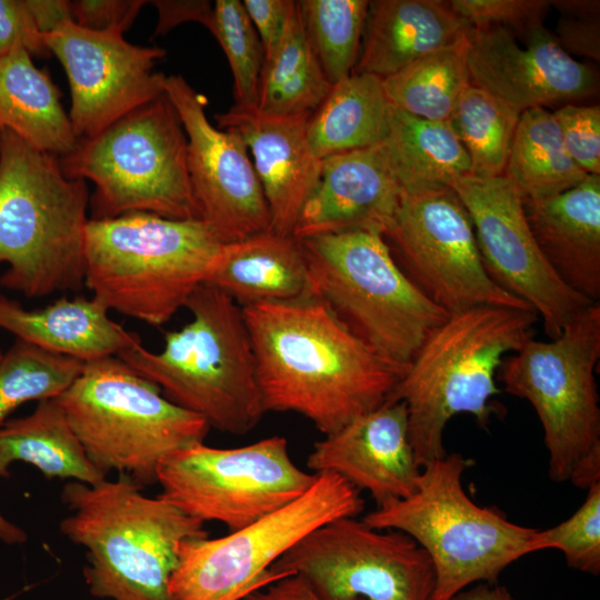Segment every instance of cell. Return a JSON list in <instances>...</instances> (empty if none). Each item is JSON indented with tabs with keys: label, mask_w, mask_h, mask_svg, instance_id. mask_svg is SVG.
Here are the masks:
<instances>
[{
	"label": "cell",
	"mask_w": 600,
	"mask_h": 600,
	"mask_svg": "<svg viewBox=\"0 0 600 600\" xmlns=\"http://www.w3.org/2000/svg\"><path fill=\"white\" fill-rule=\"evenodd\" d=\"M242 311L266 413H299L329 436L386 402L403 376L312 296Z\"/></svg>",
	"instance_id": "1"
},
{
	"label": "cell",
	"mask_w": 600,
	"mask_h": 600,
	"mask_svg": "<svg viewBox=\"0 0 600 600\" xmlns=\"http://www.w3.org/2000/svg\"><path fill=\"white\" fill-rule=\"evenodd\" d=\"M141 490L123 473L94 486L70 481L63 487L70 514L60 530L87 550L83 574L94 597L171 600L169 580L180 543L208 537L203 521Z\"/></svg>",
	"instance_id": "2"
},
{
	"label": "cell",
	"mask_w": 600,
	"mask_h": 600,
	"mask_svg": "<svg viewBox=\"0 0 600 600\" xmlns=\"http://www.w3.org/2000/svg\"><path fill=\"white\" fill-rule=\"evenodd\" d=\"M538 321L533 310L477 307L450 313L423 341L388 400L403 401L408 432L422 469L446 454L449 420L469 413L486 426L496 410L497 372Z\"/></svg>",
	"instance_id": "3"
},
{
	"label": "cell",
	"mask_w": 600,
	"mask_h": 600,
	"mask_svg": "<svg viewBox=\"0 0 600 600\" xmlns=\"http://www.w3.org/2000/svg\"><path fill=\"white\" fill-rule=\"evenodd\" d=\"M88 186L56 156L8 130L0 137V284L29 298L84 286Z\"/></svg>",
	"instance_id": "4"
},
{
	"label": "cell",
	"mask_w": 600,
	"mask_h": 600,
	"mask_svg": "<svg viewBox=\"0 0 600 600\" xmlns=\"http://www.w3.org/2000/svg\"><path fill=\"white\" fill-rule=\"evenodd\" d=\"M184 308L192 319L166 333L161 351L139 343L118 358L210 428L246 434L266 412L242 308L208 283L193 291Z\"/></svg>",
	"instance_id": "5"
},
{
	"label": "cell",
	"mask_w": 600,
	"mask_h": 600,
	"mask_svg": "<svg viewBox=\"0 0 600 600\" xmlns=\"http://www.w3.org/2000/svg\"><path fill=\"white\" fill-rule=\"evenodd\" d=\"M224 243L201 219H90L84 286L109 311L159 327L206 283Z\"/></svg>",
	"instance_id": "6"
},
{
	"label": "cell",
	"mask_w": 600,
	"mask_h": 600,
	"mask_svg": "<svg viewBox=\"0 0 600 600\" xmlns=\"http://www.w3.org/2000/svg\"><path fill=\"white\" fill-rule=\"evenodd\" d=\"M469 466L461 453H446L421 469L411 496L362 519L372 528L406 533L427 552L434 573L430 600H450L476 582L496 583L509 564L534 552L538 529L469 498L462 483Z\"/></svg>",
	"instance_id": "7"
},
{
	"label": "cell",
	"mask_w": 600,
	"mask_h": 600,
	"mask_svg": "<svg viewBox=\"0 0 600 600\" xmlns=\"http://www.w3.org/2000/svg\"><path fill=\"white\" fill-rule=\"evenodd\" d=\"M311 296L403 374L449 316L398 266L383 236L353 231L300 240Z\"/></svg>",
	"instance_id": "8"
},
{
	"label": "cell",
	"mask_w": 600,
	"mask_h": 600,
	"mask_svg": "<svg viewBox=\"0 0 600 600\" xmlns=\"http://www.w3.org/2000/svg\"><path fill=\"white\" fill-rule=\"evenodd\" d=\"M56 399L90 462L104 476L127 474L142 489L157 482L166 457L203 442L210 429L118 357L84 363Z\"/></svg>",
	"instance_id": "9"
},
{
	"label": "cell",
	"mask_w": 600,
	"mask_h": 600,
	"mask_svg": "<svg viewBox=\"0 0 600 600\" xmlns=\"http://www.w3.org/2000/svg\"><path fill=\"white\" fill-rule=\"evenodd\" d=\"M600 303L584 308L550 341L530 338L504 357L497 379L534 409L552 481L588 489L600 481Z\"/></svg>",
	"instance_id": "10"
},
{
	"label": "cell",
	"mask_w": 600,
	"mask_h": 600,
	"mask_svg": "<svg viewBox=\"0 0 600 600\" xmlns=\"http://www.w3.org/2000/svg\"><path fill=\"white\" fill-rule=\"evenodd\" d=\"M187 144L181 119L162 93L98 134L79 139L59 163L67 178L94 183L91 219L130 212L200 219Z\"/></svg>",
	"instance_id": "11"
},
{
	"label": "cell",
	"mask_w": 600,
	"mask_h": 600,
	"mask_svg": "<svg viewBox=\"0 0 600 600\" xmlns=\"http://www.w3.org/2000/svg\"><path fill=\"white\" fill-rule=\"evenodd\" d=\"M301 497L229 534L184 540L169 580L171 600H242L280 580L270 568L319 527L354 518L360 491L332 472L316 473Z\"/></svg>",
	"instance_id": "12"
},
{
	"label": "cell",
	"mask_w": 600,
	"mask_h": 600,
	"mask_svg": "<svg viewBox=\"0 0 600 600\" xmlns=\"http://www.w3.org/2000/svg\"><path fill=\"white\" fill-rule=\"evenodd\" d=\"M316 477L292 461L280 436L238 448L197 443L166 457L157 470L160 496L186 514L221 522L230 532L301 497Z\"/></svg>",
	"instance_id": "13"
},
{
	"label": "cell",
	"mask_w": 600,
	"mask_h": 600,
	"mask_svg": "<svg viewBox=\"0 0 600 600\" xmlns=\"http://www.w3.org/2000/svg\"><path fill=\"white\" fill-rule=\"evenodd\" d=\"M270 570L298 576L321 600H430L434 573L409 536L341 518L310 532Z\"/></svg>",
	"instance_id": "14"
},
{
	"label": "cell",
	"mask_w": 600,
	"mask_h": 600,
	"mask_svg": "<svg viewBox=\"0 0 600 600\" xmlns=\"http://www.w3.org/2000/svg\"><path fill=\"white\" fill-rule=\"evenodd\" d=\"M383 238L406 276L449 314L477 307L532 310L488 276L469 213L451 188L402 193Z\"/></svg>",
	"instance_id": "15"
},
{
	"label": "cell",
	"mask_w": 600,
	"mask_h": 600,
	"mask_svg": "<svg viewBox=\"0 0 600 600\" xmlns=\"http://www.w3.org/2000/svg\"><path fill=\"white\" fill-rule=\"evenodd\" d=\"M451 189L469 213L488 276L541 318L550 339L593 303L568 288L548 264L530 231L522 197L504 174L469 173Z\"/></svg>",
	"instance_id": "16"
},
{
	"label": "cell",
	"mask_w": 600,
	"mask_h": 600,
	"mask_svg": "<svg viewBox=\"0 0 600 600\" xmlns=\"http://www.w3.org/2000/svg\"><path fill=\"white\" fill-rule=\"evenodd\" d=\"M67 73L69 118L78 139L90 138L164 93L167 76L153 71L160 47L128 42L116 30L96 31L73 21L42 34Z\"/></svg>",
	"instance_id": "17"
},
{
	"label": "cell",
	"mask_w": 600,
	"mask_h": 600,
	"mask_svg": "<svg viewBox=\"0 0 600 600\" xmlns=\"http://www.w3.org/2000/svg\"><path fill=\"white\" fill-rule=\"evenodd\" d=\"M164 93L186 136L188 171L199 218L230 243L271 230L270 210L243 141L214 127L207 99L182 76H169Z\"/></svg>",
	"instance_id": "18"
},
{
	"label": "cell",
	"mask_w": 600,
	"mask_h": 600,
	"mask_svg": "<svg viewBox=\"0 0 600 600\" xmlns=\"http://www.w3.org/2000/svg\"><path fill=\"white\" fill-rule=\"evenodd\" d=\"M468 68L474 84L512 109L524 110L594 94V71L564 52L547 28L524 47L499 27L468 28Z\"/></svg>",
	"instance_id": "19"
},
{
	"label": "cell",
	"mask_w": 600,
	"mask_h": 600,
	"mask_svg": "<svg viewBox=\"0 0 600 600\" xmlns=\"http://www.w3.org/2000/svg\"><path fill=\"white\" fill-rule=\"evenodd\" d=\"M307 467L313 473H336L367 491L377 508L408 498L418 488L421 468L410 443L404 402L387 400L324 436L313 444Z\"/></svg>",
	"instance_id": "20"
},
{
	"label": "cell",
	"mask_w": 600,
	"mask_h": 600,
	"mask_svg": "<svg viewBox=\"0 0 600 600\" xmlns=\"http://www.w3.org/2000/svg\"><path fill=\"white\" fill-rule=\"evenodd\" d=\"M402 196L383 142L329 156L292 236L298 240L390 227Z\"/></svg>",
	"instance_id": "21"
},
{
	"label": "cell",
	"mask_w": 600,
	"mask_h": 600,
	"mask_svg": "<svg viewBox=\"0 0 600 600\" xmlns=\"http://www.w3.org/2000/svg\"><path fill=\"white\" fill-rule=\"evenodd\" d=\"M309 118L270 117L234 107L214 116L218 128L237 134L247 147L270 210L271 230L280 234H292L320 172L321 160L308 141Z\"/></svg>",
	"instance_id": "22"
},
{
	"label": "cell",
	"mask_w": 600,
	"mask_h": 600,
	"mask_svg": "<svg viewBox=\"0 0 600 600\" xmlns=\"http://www.w3.org/2000/svg\"><path fill=\"white\" fill-rule=\"evenodd\" d=\"M524 214L556 276L590 302L600 299V174L542 199H522Z\"/></svg>",
	"instance_id": "23"
},
{
	"label": "cell",
	"mask_w": 600,
	"mask_h": 600,
	"mask_svg": "<svg viewBox=\"0 0 600 600\" xmlns=\"http://www.w3.org/2000/svg\"><path fill=\"white\" fill-rule=\"evenodd\" d=\"M0 329L16 339L84 363L118 357L141 343L109 317V310L84 297L60 298L40 309L27 310L0 293Z\"/></svg>",
	"instance_id": "24"
},
{
	"label": "cell",
	"mask_w": 600,
	"mask_h": 600,
	"mask_svg": "<svg viewBox=\"0 0 600 600\" xmlns=\"http://www.w3.org/2000/svg\"><path fill=\"white\" fill-rule=\"evenodd\" d=\"M469 27L441 0L369 1L353 73L386 79L454 42Z\"/></svg>",
	"instance_id": "25"
},
{
	"label": "cell",
	"mask_w": 600,
	"mask_h": 600,
	"mask_svg": "<svg viewBox=\"0 0 600 600\" xmlns=\"http://www.w3.org/2000/svg\"><path fill=\"white\" fill-rule=\"evenodd\" d=\"M206 283L241 308L311 296L300 240L273 230L224 243Z\"/></svg>",
	"instance_id": "26"
},
{
	"label": "cell",
	"mask_w": 600,
	"mask_h": 600,
	"mask_svg": "<svg viewBox=\"0 0 600 600\" xmlns=\"http://www.w3.org/2000/svg\"><path fill=\"white\" fill-rule=\"evenodd\" d=\"M2 130L56 157L69 153L79 140L62 107L60 90L22 48L0 56Z\"/></svg>",
	"instance_id": "27"
},
{
	"label": "cell",
	"mask_w": 600,
	"mask_h": 600,
	"mask_svg": "<svg viewBox=\"0 0 600 600\" xmlns=\"http://www.w3.org/2000/svg\"><path fill=\"white\" fill-rule=\"evenodd\" d=\"M391 112L382 80L352 73L333 84L310 116L307 127L310 148L322 160L380 144L389 134Z\"/></svg>",
	"instance_id": "28"
},
{
	"label": "cell",
	"mask_w": 600,
	"mask_h": 600,
	"mask_svg": "<svg viewBox=\"0 0 600 600\" xmlns=\"http://www.w3.org/2000/svg\"><path fill=\"white\" fill-rule=\"evenodd\" d=\"M383 144L402 193L451 188L471 173L469 156L448 121L422 119L392 106Z\"/></svg>",
	"instance_id": "29"
},
{
	"label": "cell",
	"mask_w": 600,
	"mask_h": 600,
	"mask_svg": "<svg viewBox=\"0 0 600 600\" xmlns=\"http://www.w3.org/2000/svg\"><path fill=\"white\" fill-rule=\"evenodd\" d=\"M16 461L34 466L49 479L90 486L106 480L88 459L57 399L40 401L32 413L0 427V477H8Z\"/></svg>",
	"instance_id": "30"
},
{
	"label": "cell",
	"mask_w": 600,
	"mask_h": 600,
	"mask_svg": "<svg viewBox=\"0 0 600 600\" xmlns=\"http://www.w3.org/2000/svg\"><path fill=\"white\" fill-rule=\"evenodd\" d=\"M504 176L522 199H542L576 187L588 174L566 150L553 113L536 107L520 113Z\"/></svg>",
	"instance_id": "31"
},
{
	"label": "cell",
	"mask_w": 600,
	"mask_h": 600,
	"mask_svg": "<svg viewBox=\"0 0 600 600\" xmlns=\"http://www.w3.org/2000/svg\"><path fill=\"white\" fill-rule=\"evenodd\" d=\"M331 88L306 37L296 1L281 42L264 59L257 111L270 117L311 116Z\"/></svg>",
	"instance_id": "32"
},
{
	"label": "cell",
	"mask_w": 600,
	"mask_h": 600,
	"mask_svg": "<svg viewBox=\"0 0 600 600\" xmlns=\"http://www.w3.org/2000/svg\"><path fill=\"white\" fill-rule=\"evenodd\" d=\"M468 51L466 31L454 42L382 79L388 100L394 108L412 116L448 121L460 96L470 84Z\"/></svg>",
	"instance_id": "33"
},
{
	"label": "cell",
	"mask_w": 600,
	"mask_h": 600,
	"mask_svg": "<svg viewBox=\"0 0 600 600\" xmlns=\"http://www.w3.org/2000/svg\"><path fill=\"white\" fill-rule=\"evenodd\" d=\"M520 113L486 90L469 84L448 122L464 147L471 174H504Z\"/></svg>",
	"instance_id": "34"
},
{
	"label": "cell",
	"mask_w": 600,
	"mask_h": 600,
	"mask_svg": "<svg viewBox=\"0 0 600 600\" xmlns=\"http://www.w3.org/2000/svg\"><path fill=\"white\" fill-rule=\"evenodd\" d=\"M303 31L329 82L333 86L357 66L368 0L297 1Z\"/></svg>",
	"instance_id": "35"
},
{
	"label": "cell",
	"mask_w": 600,
	"mask_h": 600,
	"mask_svg": "<svg viewBox=\"0 0 600 600\" xmlns=\"http://www.w3.org/2000/svg\"><path fill=\"white\" fill-rule=\"evenodd\" d=\"M84 362L16 339L0 358V427L21 404L60 397Z\"/></svg>",
	"instance_id": "36"
},
{
	"label": "cell",
	"mask_w": 600,
	"mask_h": 600,
	"mask_svg": "<svg viewBox=\"0 0 600 600\" xmlns=\"http://www.w3.org/2000/svg\"><path fill=\"white\" fill-rule=\"evenodd\" d=\"M208 29L222 48L233 76L232 107L257 110L264 51L242 1L217 0Z\"/></svg>",
	"instance_id": "37"
},
{
	"label": "cell",
	"mask_w": 600,
	"mask_h": 600,
	"mask_svg": "<svg viewBox=\"0 0 600 600\" xmlns=\"http://www.w3.org/2000/svg\"><path fill=\"white\" fill-rule=\"evenodd\" d=\"M580 508L567 520L538 530L534 552L558 549L568 567L598 576L600 572V481L591 484Z\"/></svg>",
	"instance_id": "38"
},
{
	"label": "cell",
	"mask_w": 600,
	"mask_h": 600,
	"mask_svg": "<svg viewBox=\"0 0 600 600\" xmlns=\"http://www.w3.org/2000/svg\"><path fill=\"white\" fill-rule=\"evenodd\" d=\"M450 9L470 28L499 27L523 43L544 28L549 0H450Z\"/></svg>",
	"instance_id": "39"
},
{
	"label": "cell",
	"mask_w": 600,
	"mask_h": 600,
	"mask_svg": "<svg viewBox=\"0 0 600 600\" xmlns=\"http://www.w3.org/2000/svg\"><path fill=\"white\" fill-rule=\"evenodd\" d=\"M571 159L587 174H600V107L564 103L552 112Z\"/></svg>",
	"instance_id": "40"
},
{
	"label": "cell",
	"mask_w": 600,
	"mask_h": 600,
	"mask_svg": "<svg viewBox=\"0 0 600 600\" xmlns=\"http://www.w3.org/2000/svg\"><path fill=\"white\" fill-rule=\"evenodd\" d=\"M18 48L31 56L51 54L26 0H0V56Z\"/></svg>",
	"instance_id": "41"
},
{
	"label": "cell",
	"mask_w": 600,
	"mask_h": 600,
	"mask_svg": "<svg viewBox=\"0 0 600 600\" xmlns=\"http://www.w3.org/2000/svg\"><path fill=\"white\" fill-rule=\"evenodd\" d=\"M146 3L143 0H76L71 1L72 19L86 29L123 33Z\"/></svg>",
	"instance_id": "42"
},
{
	"label": "cell",
	"mask_w": 600,
	"mask_h": 600,
	"mask_svg": "<svg viewBox=\"0 0 600 600\" xmlns=\"http://www.w3.org/2000/svg\"><path fill=\"white\" fill-rule=\"evenodd\" d=\"M293 0H243V8L254 27L268 59L278 48L293 10Z\"/></svg>",
	"instance_id": "43"
},
{
	"label": "cell",
	"mask_w": 600,
	"mask_h": 600,
	"mask_svg": "<svg viewBox=\"0 0 600 600\" xmlns=\"http://www.w3.org/2000/svg\"><path fill=\"white\" fill-rule=\"evenodd\" d=\"M552 36L558 46L569 56L600 60L599 18L561 16Z\"/></svg>",
	"instance_id": "44"
},
{
	"label": "cell",
	"mask_w": 600,
	"mask_h": 600,
	"mask_svg": "<svg viewBox=\"0 0 600 600\" xmlns=\"http://www.w3.org/2000/svg\"><path fill=\"white\" fill-rule=\"evenodd\" d=\"M158 10L154 36L169 32L180 23L194 21L207 29L212 18L213 4L206 0H156L150 1Z\"/></svg>",
	"instance_id": "45"
},
{
	"label": "cell",
	"mask_w": 600,
	"mask_h": 600,
	"mask_svg": "<svg viewBox=\"0 0 600 600\" xmlns=\"http://www.w3.org/2000/svg\"><path fill=\"white\" fill-rule=\"evenodd\" d=\"M34 23L42 34L59 26L73 21L71 1L66 0H26Z\"/></svg>",
	"instance_id": "46"
},
{
	"label": "cell",
	"mask_w": 600,
	"mask_h": 600,
	"mask_svg": "<svg viewBox=\"0 0 600 600\" xmlns=\"http://www.w3.org/2000/svg\"><path fill=\"white\" fill-rule=\"evenodd\" d=\"M242 600H321L298 576L277 580Z\"/></svg>",
	"instance_id": "47"
},
{
	"label": "cell",
	"mask_w": 600,
	"mask_h": 600,
	"mask_svg": "<svg viewBox=\"0 0 600 600\" xmlns=\"http://www.w3.org/2000/svg\"><path fill=\"white\" fill-rule=\"evenodd\" d=\"M450 600H516L507 588L496 583L480 582L476 587L463 589Z\"/></svg>",
	"instance_id": "48"
},
{
	"label": "cell",
	"mask_w": 600,
	"mask_h": 600,
	"mask_svg": "<svg viewBox=\"0 0 600 600\" xmlns=\"http://www.w3.org/2000/svg\"><path fill=\"white\" fill-rule=\"evenodd\" d=\"M561 16L578 18H599L600 2L598 0H556L550 1Z\"/></svg>",
	"instance_id": "49"
},
{
	"label": "cell",
	"mask_w": 600,
	"mask_h": 600,
	"mask_svg": "<svg viewBox=\"0 0 600 600\" xmlns=\"http://www.w3.org/2000/svg\"><path fill=\"white\" fill-rule=\"evenodd\" d=\"M27 533L17 524L7 520L0 512V541L8 544L23 543Z\"/></svg>",
	"instance_id": "50"
},
{
	"label": "cell",
	"mask_w": 600,
	"mask_h": 600,
	"mask_svg": "<svg viewBox=\"0 0 600 600\" xmlns=\"http://www.w3.org/2000/svg\"><path fill=\"white\" fill-rule=\"evenodd\" d=\"M1 356H2V352H1V350H0V358H1Z\"/></svg>",
	"instance_id": "51"
},
{
	"label": "cell",
	"mask_w": 600,
	"mask_h": 600,
	"mask_svg": "<svg viewBox=\"0 0 600 600\" xmlns=\"http://www.w3.org/2000/svg\"><path fill=\"white\" fill-rule=\"evenodd\" d=\"M0 137H1V131H0Z\"/></svg>",
	"instance_id": "52"
}]
</instances>
